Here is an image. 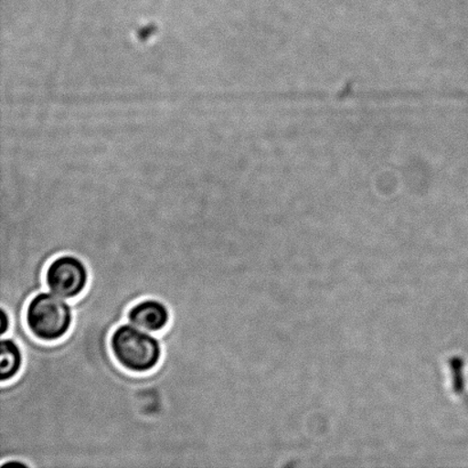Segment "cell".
Here are the masks:
<instances>
[{"label": "cell", "instance_id": "cell-1", "mask_svg": "<svg viewBox=\"0 0 468 468\" xmlns=\"http://www.w3.org/2000/svg\"><path fill=\"white\" fill-rule=\"evenodd\" d=\"M109 347L117 364L132 374L151 373L158 368L164 356L157 335L137 328L128 321L113 329Z\"/></svg>", "mask_w": 468, "mask_h": 468}, {"label": "cell", "instance_id": "cell-2", "mask_svg": "<svg viewBox=\"0 0 468 468\" xmlns=\"http://www.w3.org/2000/svg\"><path fill=\"white\" fill-rule=\"evenodd\" d=\"M27 329L41 343H58L66 338L75 323L70 302L46 289L35 293L27 303Z\"/></svg>", "mask_w": 468, "mask_h": 468}, {"label": "cell", "instance_id": "cell-3", "mask_svg": "<svg viewBox=\"0 0 468 468\" xmlns=\"http://www.w3.org/2000/svg\"><path fill=\"white\" fill-rule=\"evenodd\" d=\"M90 280V273L86 261L73 254L55 257L46 266L44 272L45 287L68 301L84 295Z\"/></svg>", "mask_w": 468, "mask_h": 468}, {"label": "cell", "instance_id": "cell-4", "mask_svg": "<svg viewBox=\"0 0 468 468\" xmlns=\"http://www.w3.org/2000/svg\"><path fill=\"white\" fill-rule=\"evenodd\" d=\"M126 319L135 327L157 335L168 328L172 312L164 301L148 297L133 304L127 311Z\"/></svg>", "mask_w": 468, "mask_h": 468}, {"label": "cell", "instance_id": "cell-5", "mask_svg": "<svg viewBox=\"0 0 468 468\" xmlns=\"http://www.w3.org/2000/svg\"><path fill=\"white\" fill-rule=\"evenodd\" d=\"M283 100L298 99H336V100H408V99H429L430 91H357L352 90L351 86H346L336 94L333 93H314V91H306V93H283L280 95Z\"/></svg>", "mask_w": 468, "mask_h": 468}, {"label": "cell", "instance_id": "cell-6", "mask_svg": "<svg viewBox=\"0 0 468 468\" xmlns=\"http://www.w3.org/2000/svg\"><path fill=\"white\" fill-rule=\"evenodd\" d=\"M25 366V353L21 344L12 336L2 337L0 342V384L16 379Z\"/></svg>", "mask_w": 468, "mask_h": 468}, {"label": "cell", "instance_id": "cell-7", "mask_svg": "<svg viewBox=\"0 0 468 468\" xmlns=\"http://www.w3.org/2000/svg\"><path fill=\"white\" fill-rule=\"evenodd\" d=\"M0 323H2V324H0V334H2V337L7 336V335L12 332L13 320L9 312L3 306H0Z\"/></svg>", "mask_w": 468, "mask_h": 468}]
</instances>
